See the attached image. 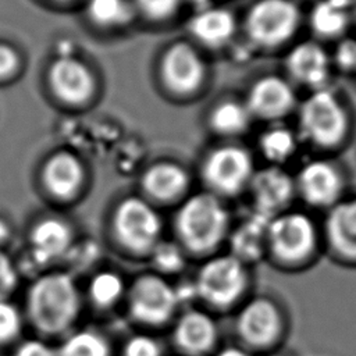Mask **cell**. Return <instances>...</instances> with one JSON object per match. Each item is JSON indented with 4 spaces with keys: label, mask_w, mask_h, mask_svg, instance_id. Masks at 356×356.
Here are the masks:
<instances>
[{
    "label": "cell",
    "mask_w": 356,
    "mask_h": 356,
    "mask_svg": "<svg viewBox=\"0 0 356 356\" xmlns=\"http://www.w3.org/2000/svg\"><path fill=\"white\" fill-rule=\"evenodd\" d=\"M216 356H252L246 349L239 346H225L217 352Z\"/></svg>",
    "instance_id": "74e56055"
},
{
    "label": "cell",
    "mask_w": 356,
    "mask_h": 356,
    "mask_svg": "<svg viewBox=\"0 0 356 356\" xmlns=\"http://www.w3.org/2000/svg\"><path fill=\"white\" fill-rule=\"evenodd\" d=\"M310 26L323 38H334L343 33L349 24L348 10L334 6L328 0L317 1L310 11Z\"/></svg>",
    "instance_id": "484cf974"
},
{
    "label": "cell",
    "mask_w": 356,
    "mask_h": 356,
    "mask_svg": "<svg viewBox=\"0 0 356 356\" xmlns=\"http://www.w3.org/2000/svg\"><path fill=\"white\" fill-rule=\"evenodd\" d=\"M352 8H353V15H355V19H356V0H353V4H352Z\"/></svg>",
    "instance_id": "ab89813d"
},
{
    "label": "cell",
    "mask_w": 356,
    "mask_h": 356,
    "mask_svg": "<svg viewBox=\"0 0 356 356\" xmlns=\"http://www.w3.org/2000/svg\"><path fill=\"white\" fill-rule=\"evenodd\" d=\"M188 184V177L182 168L174 164H159L150 168L143 185L146 191L159 199H170L179 195Z\"/></svg>",
    "instance_id": "603a6c76"
},
{
    "label": "cell",
    "mask_w": 356,
    "mask_h": 356,
    "mask_svg": "<svg viewBox=\"0 0 356 356\" xmlns=\"http://www.w3.org/2000/svg\"><path fill=\"white\" fill-rule=\"evenodd\" d=\"M115 231L127 248L145 252L159 243L161 222L146 202L131 197L124 200L115 213Z\"/></svg>",
    "instance_id": "9c48e42d"
},
{
    "label": "cell",
    "mask_w": 356,
    "mask_h": 356,
    "mask_svg": "<svg viewBox=\"0 0 356 356\" xmlns=\"http://www.w3.org/2000/svg\"><path fill=\"white\" fill-rule=\"evenodd\" d=\"M331 61H334L342 71H356V40L350 38L341 40L334 51Z\"/></svg>",
    "instance_id": "d6a6232c"
},
{
    "label": "cell",
    "mask_w": 356,
    "mask_h": 356,
    "mask_svg": "<svg viewBox=\"0 0 356 356\" xmlns=\"http://www.w3.org/2000/svg\"><path fill=\"white\" fill-rule=\"evenodd\" d=\"M58 356H110V346L106 338L96 331L82 330L64 339L57 350Z\"/></svg>",
    "instance_id": "4316f807"
},
{
    "label": "cell",
    "mask_w": 356,
    "mask_h": 356,
    "mask_svg": "<svg viewBox=\"0 0 356 356\" xmlns=\"http://www.w3.org/2000/svg\"><path fill=\"white\" fill-rule=\"evenodd\" d=\"M253 210L267 217L286 211L296 195L293 178L281 165H268L254 171L249 186Z\"/></svg>",
    "instance_id": "7c38bea8"
},
{
    "label": "cell",
    "mask_w": 356,
    "mask_h": 356,
    "mask_svg": "<svg viewBox=\"0 0 356 356\" xmlns=\"http://www.w3.org/2000/svg\"><path fill=\"white\" fill-rule=\"evenodd\" d=\"M299 134L317 147L339 145L348 131V115L339 99L321 88L313 90L298 108Z\"/></svg>",
    "instance_id": "3957f363"
},
{
    "label": "cell",
    "mask_w": 356,
    "mask_h": 356,
    "mask_svg": "<svg viewBox=\"0 0 356 356\" xmlns=\"http://www.w3.org/2000/svg\"><path fill=\"white\" fill-rule=\"evenodd\" d=\"M270 356H286V355H282V353H274V355H270Z\"/></svg>",
    "instance_id": "60d3db41"
},
{
    "label": "cell",
    "mask_w": 356,
    "mask_h": 356,
    "mask_svg": "<svg viewBox=\"0 0 356 356\" xmlns=\"http://www.w3.org/2000/svg\"><path fill=\"white\" fill-rule=\"evenodd\" d=\"M245 104L253 118L278 121L296 107L298 100L288 79L278 75H266L252 83Z\"/></svg>",
    "instance_id": "8fae6325"
},
{
    "label": "cell",
    "mask_w": 356,
    "mask_h": 356,
    "mask_svg": "<svg viewBox=\"0 0 356 356\" xmlns=\"http://www.w3.org/2000/svg\"><path fill=\"white\" fill-rule=\"evenodd\" d=\"M50 82L53 90L67 102L85 100L93 88L89 71L81 63L68 57H63L53 64Z\"/></svg>",
    "instance_id": "ffe728a7"
},
{
    "label": "cell",
    "mask_w": 356,
    "mask_h": 356,
    "mask_svg": "<svg viewBox=\"0 0 356 356\" xmlns=\"http://www.w3.org/2000/svg\"><path fill=\"white\" fill-rule=\"evenodd\" d=\"M124 293V281L114 271H100L89 282V296L99 306L115 303Z\"/></svg>",
    "instance_id": "83f0119b"
},
{
    "label": "cell",
    "mask_w": 356,
    "mask_h": 356,
    "mask_svg": "<svg viewBox=\"0 0 356 356\" xmlns=\"http://www.w3.org/2000/svg\"><path fill=\"white\" fill-rule=\"evenodd\" d=\"M17 64V57L14 51L7 47L0 44V76H4L10 74Z\"/></svg>",
    "instance_id": "8d00e7d4"
},
{
    "label": "cell",
    "mask_w": 356,
    "mask_h": 356,
    "mask_svg": "<svg viewBox=\"0 0 356 356\" xmlns=\"http://www.w3.org/2000/svg\"><path fill=\"white\" fill-rule=\"evenodd\" d=\"M71 246V231L58 220H43L31 234V256L40 264L63 257Z\"/></svg>",
    "instance_id": "d6986e66"
},
{
    "label": "cell",
    "mask_w": 356,
    "mask_h": 356,
    "mask_svg": "<svg viewBox=\"0 0 356 356\" xmlns=\"http://www.w3.org/2000/svg\"><path fill=\"white\" fill-rule=\"evenodd\" d=\"M191 31L202 43L218 47L231 40L236 29L234 14L225 8H204L191 21Z\"/></svg>",
    "instance_id": "44dd1931"
},
{
    "label": "cell",
    "mask_w": 356,
    "mask_h": 356,
    "mask_svg": "<svg viewBox=\"0 0 356 356\" xmlns=\"http://www.w3.org/2000/svg\"><path fill=\"white\" fill-rule=\"evenodd\" d=\"M293 181L296 195L314 207H332L339 202L343 191L339 168L325 160L306 163Z\"/></svg>",
    "instance_id": "30bf717a"
},
{
    "label": "cell",
    "mask_w": 356,
    "mask_h": 356,
    "mask_svg": "<svg viewBox=\"0 0 356 356\" xmlns=\"http://www.w3.org/2000/svg\"><path fill=\"white\" fill-rule=\"evenodd\" d=\"M124 356H161V349L154 338L139 334L128 339Z\"/></svg>",
    "instance_id": "1f68e13d"
},
{
    "label": "cell",
    "mask_w": 356,
    "mask_h": 356,
    "mask_svg": "<svg viewBox=\"0 0 356 356\" xmlns=\"http://www.w3.org/2000/svg\"><path fill=\"white\" fill-rule=\"evenodd\" d=\"M177 229L189 250L204 253L228 235L229 214L217 196L199 193L188 199L178 211Z\"/></svg>",
    "instance_id": "7a4b0ae2"
},
{
    "label": "cell",
    "mask_w": 356,
    "mask_h": 356,
    "mask_svg": "<svg viewBox=\"0 0 356 356\" xmlns=\"http://www.w3.org/2000/svg\"><path fill=\"white\" fill-rule=\"evenodd\" d=\"M324 228L332 250L342 259L356 260V199L330 207Z\"/></svg>",
    "instance_id": "2e32d148"
},
{
    "label": "cell",
    "mask_w": 356,
    "mask_h": 356,
    "mask_svg": "<svg viewBox=\"0 0 356 356\" xmlns=\"http://www.w3.org/2000/svg\"><path fill=\"white\" fill-rule=\"evenodd\" d=\"M14 356H58L50 345L40 339H26L18 345Z\"/></svg>",
    "instance_id": "e575fe53"
},
{
    "label": "cell",
    "mask_w": 356,
    "mask_h": 356,
    "mask_svg": "<svg viewBox=\"0 0 356 356\" xmlns=\"http://www.w3.org/2000/svg\"><path fill=\"white\" fill-rule=\"evenodd\" d=\"M300 24V10L293 0H257L245 15L243 29L250 43L277 47L286 43Z\"/></svg>",
    "instance_id": "277c9868"
},
{
    "label": "cell",
    "mask_w": 356,
    "mask_h": 356,
    "mask_svg": "<svg viewBox=\"0 0 356 356\" xmlns=\"http://www.w3.org/2000/svg\"><path fill=\"white\" fill-rule=\"evenodd\" d=\"M7 236V227L0 221V242Z\"/></svg>",
    "instance_id": "f35d334b"
},
{
    "label": "cell",
    "mask_w": 356,
    "mask_h": 356,
    "mask_svg": "<svg viewBox=\"0 0 356 356\" xmlns=\"http://www.w3.org/2000/svg\"><path fill=\"white\" fill-rule=\"evenodd\" d=\"M259 149L273 165H281L295 154L298 136L286 127L274 125L261 134Z\"/></svg>",
    "instance_id": "d4e9b609"
},
{
    "label": "cell",
    "mask_w": 356,
    "mask_h": 356,
    "mask_svg": "<svg viewBox=\"0 0 356 356\" xmlns=\"http://www.w3.org/2000/svg\"><path fill=\"white\" fill-rule=\"evenodd\" d=\"M89 13L95 21L103 25L124 24L131 17L127 0H90Z\"/></svg>",
    "instance_id": "f1b7e54d"
},
{
    "label": "cell",
    "mask_w": 356,
    "mask_h": 356,
    "mask_svg": "<svg viewBox=\"0 0 356 356\" xmlns=\"http://www.w3.org/2000/svg\"><path fill=\"white\" fill-rule=\"evenodd\" d=\"M317 245L313 220L300 211H282L271 218L267 229V250L281 261L307 259Z\"/></svg>",
    "instance_id": "8992f818"
},
{
    "label": "cell",
    "mask_w": 356,
    "mask_h": 356,
    "mask_svg": "<svg viewBox=\"0 0 356 356\" xmlns=\"http://www.w3.org/2000/svg\"><path fill=\"white\" fill-rule=\"evenodd\" d=\"M82 179L78 160L67 153L56 154L44 168V182L50 192L60 197L71 196Z\"/></svg>",
    "instance_id": "7402d4cb"
},
{
    "label": "cell",
    "mask_w": 356,
    "mask_h": 356,
    "mask_svg": "<svg viewBox=\"0 0 356 356\" xmlns=\"http://www.w3.org/2000/svg\"><path fill=\"white\" fill-rule=\"evenodd\" d=\"M285 70L295 82L321 89L330 76L331 57L320 43L305 40L288 51Z\"/></svg>",
    "instance_id": "5bb4252c"
},
{
    "label": "cell",
    "mask_w": 356,
    "mask_h": 356,
    "mask_svg": "<svg viewBox=\"0 0 356 356\" xmlns=\"http://www.w3.org/2000/svg\"><path fill=\"white\" fill-rule=\"evenodd\" d=\"M193 284L197 298L213 306H229L241 299L246 288V264L231 253L216 256L200 267Z\"/></svg>",
    "instance_id": "5b68a950"
},
{
    "label": "cell",
    "mask_w": 356,
    "mask_h": 356,
    "mask_svg": "<svg viewBox=\"0 0 356 356\" xmlns=\"http://www.w3.org/2000/svg\"><path fill=\"white\" fill-rule=\"evenodd\" d=\"M282 330V316L277 305L267 298H253L239 310L236 331L242 341L254 348L275 342Z\"/></svg>",
    "instance_id": "4fadbf2b"
},
{
    "label": "cell",
    "mask_w": 356,
    "mask_h": 356,
    "mask_svg": "<svg viewBox=\"0 0 356 356\" xmlns=\"http://www.w3.org/2000/svg\"><path fill=\"white\" fill-rule=\"evenodd\" d=\"M218 330L214 318L206 312L186 310L174 328L175 342L189 355H200L214 346Z\"/></svg>",
    "instance_id": "e0dca14e"
},
{
    "label": "cell",
    "mask_w": 356,
    "mask_h": 356,
    "mask_svg": "<svg viewBox=\"0 0 356 356\" xmlns=\"http://www.w3.org/2000/svg\"><path fill=\"white\" fill-rule=\"evenodd\" d=\"M254 171L250 153L239 145L217 147L207 156L203 167V175L210 188L227 196L248 188Z\"/></svg>",
    "instance_id": "52a82bcc"
},
{
    "label": "cell",
    "mask_w": 356,
    "mask_h": 356,
    "mask_svg": "<svg viewBox=\"0 0 356 356\" xmlns=\"http://www.w3.org/2000/svg\"><path fill=\"white\" fill-rule=\"evenodd\" d=\"M152 250L154 264L159 270L164 273L179 271L185 264V259L181 249L174 243L159 242Z\"/></svg>",
    "instance_id": "f546056e"
},
{
    "label": "cell",
    "mask_w": 356,
    "mask_h": 356,
    "mask_svg": "<svg viewBox=\"0 0 356 356\" xmlns=\"http://www.w3.org/2000/svg\"><path fill=\"white\" fill-rule=\"evenodd\" d=\"M21 330V316L7 299H0V342L13 339Z\"/></svg>",
    "instance_id": "4dcf8cb0"
},
{
    "label": "cell",
    "mask_w": 356,
    "mask_h": 356,
    "mask_svg": "<svg viewBox=\"0 0 356 356\" xmlns=\"http://www.w3.org/2000/svg\"><path fill=\"white\" fill-rule=\"evenodd\" d=\"M203 74V63L191 46L178 43L167 51L163 61V75L171 89L177 92L195 90L200 85Z\"/></svg>",
    "instance_id": "9a60e30c"
},
{
    "label": "cell",
    "mask_w": 356,
    "mask_h": 356,
    "mask_svg": "<svg viewBox=\"0 0 356 356\" xmlns=\"http://www.w3.org/2000/svg\"><path fill=\"white\" fill-rule=\"evenodd\" d=\"M179 0H139L142 8L152 17L161 18L171 14Z\"/></svg>",
    "instance_id": "d590c367"
},
{
    "label": "cell",
    "mask_w": 356,
    "mask_h": 356,
    "mask_svg": "<svg viewBox=\"0 0 356 356\" xmlns=\"http://www.w3.org/2000/svg\"><path fill=\"white\" fill-rule=\"evenodd\" d=\"M79 310L74 278L61 271L40 275L28 291V312L35 325L47 334L67 330Z\"/></svg>",
    "instance_id": "6da1fadb"
},
{
    "label": "cell",
    "mask_w": 356,
    "mask_h": 356,
    "mask_svg": "<svg viewBox=\"0 0 356 356\" xmlns=\"http://www.w3.org/2000/svg\"><path fill=\"white\" fill-rule=\"evenodd\" d=\"M131 314L145 324H161L175 312L178 303L175 286L159 275L138 278L129 291Z\"/></svg>",
    "instance_id": "ba28073f"
},
{
    "label": "cell",
    "mask_w": 356,
    "mask_h": 356,
    "mask_svg": "<svg viewBox=\"0 0 356 356\" xmlns=\"http://www.w3.org/2000/svg\"><path fill=\"white\" fill-rule=\"evenodd\" d=\"M18 281V273L11 259L0 249V299L13 292Z\"/></svg>",
    "instance_id": "836d02e7"
},
{
    "label": "cell",
    "mask_w": 356,
    "mask_h": 356,
    "mask_svg": "<svg viewBox=\"0 0 356 356\" xmlns=\"http://www.w3.org/2000/svg\"><path fill=\"white\" fill-rule=\"evenodd\" d=\"M253 117L245 104V102H238V100H224L218 103L211 114H210V124L213 129L221 135H239L243 134Z\"/></svg>",
    "instance_id": "cb8c5ba5"
},
{
    "label": "cell",
    "mask_w": 356,
    "mask_h": 356,
    "mask_svg": "<svg viewBox=\"0 0 356 356\" xmlns=\"http://www.w3.org/2000/svg\"><path fill=\"white\" fill-rule=\"evenodd\" d=\"M271 217L252 211L231 234V254L248 264L259 260L267 250V229Z\"/></svg>",
    "instance_id": "ac0fdd59"
}]
</instances>
